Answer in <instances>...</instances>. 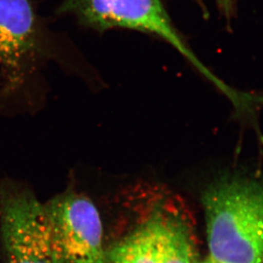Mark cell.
<instances>
[{
	"instance_id": "6da1fadb",
	"label": "cell",
	"mask_w": 263,
	"mask_h": 263,
	"mask_svg": "<svg viewBox=\"0 0 263 263\" xmlns=\"http://www.w3.org/2000/svg\"><path fill=\"white\" fill-rule=\"evenodd\" d=\"M134 191L135 221L106 250V263H198L195 220L186 202L162 185Z\"/></svg>"
},
{
	"instance_id": "7a4b0ae2",
	"label": "cell",
	"mask_w": 263,
	"mask_h": 263,
	"mask_svg": "<svg viewBox=\"0 0 263 263\" xmlns=\"http://www.w3.org/2000/svg\"><path fill=\"white\" fill-rule=\"evenodd\" d=\"M210 258L222 263H263V179L221 173L201 194Z\"/></svg>"
},
{
	"instance_id": "3957f363",
	"label": "cell",
	"mask_w": 263,
	"mask_h": 263,
	"mask_svg": "<svg viewBox=\"0 0 263 263\" xmlns=\"http://www.w3.org/2000/svg\"><path fill=\"white\" fill-rule=\"evenodd\" d=\"M63 9L99 29L127 28L158 36L219 89L232 105L243 100V91L226 84L200 61L178 33L162 0H67Z\"/></svg>"
},
{
	"instance_id": "277c9868",
	"label": "cell",
	"mask_w": 263,
	"mask_h": 263,
	"mask_svg": "<svg viewBox=\"0 0 263 263\" xmlns=\"http://www.w3.org/2000/svg\"><path fill=\"white\" fill-rule=\"evenodd\" d=\"M52 263H106L96 205L72 189L44 202Z\"/></svg>"
},
{
	"instance_id": "5b68a950",
	"label": "cell",
	"mask_w": 263,
	"mask_h": 263,
	"mask_svg": "<svg viewBox=\"0 0 263 263\" xmlns=\"http://www.w3.org/2000/svg\"><path fill=\"white\" fill-rule=\"evenodd\" d=\"M0 238L5 263H52L44 202L6 176H0Z\"/></svg>"
},
{
	"instance_id": "8992f818",
	"label": "cell",
	"mask_w": 263,
	"mask_h": 263,
	"mask_svg": "<svg viewBox=\"0 0 263 263\" xmlns=\"http://www.w3.org/2000/svg\"><path fill=\"white\" fill-rule=\"evenodd\" d=\"M38 27L29 0H0V116L8 114L30 81Z\"/></svg>"
},
{
	"instance_id": "52a82bcc",
	"label": "cell",
	"mask_w": 263,
	"mask_h": 263,
	"mask_svg": "<svg viewBox=\"0 0 263 263\" xmlns=\"http://www.w3.org/2000/svg\"><path fill=\"white\" fill-rule=\"evenodd\" d=\"M220 13L226 19L230 20L233 17L235 10L236 0H215Z\"/></svg>"
},
{
	"instance_id": "ba28073f",
	"label": "cell",
	"mask_w": 263,
	"mask_h": 263,
	"mask_svg": "<svg viewBox=\"0 0 263 263\" xmlns=\"http://www.w3.org/2000/svg\"><path fill=\"white\" fill-rule=\"evenodd\" d=\"M202 263H222L220 262V261H215V260H214V259L212 258H208L206 261H203V262Z\"/></svg>"
},
{
	"instance_id": "9c48e42d",
	"label": "cell",
	"mask_w": 263,
	"mask_h": 263,
	"mask_svg": "<svg viewBox=\"0 0 263 263\" xmlns=\"http://www.w3.org/2000/svg\"><path fill=\"white\" fill-rule=\"evenodd\" d=\"M198 1H202V0H198Z\"/></svg>"
}]
</instances>
